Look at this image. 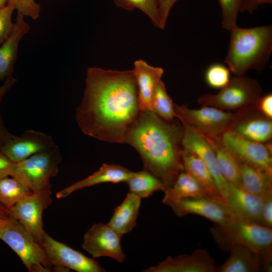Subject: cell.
<instances>
[{
  "mask_svg": "<svg viewBox=\"0 0 272 272\" xmlns=\"http://www.w3.org/2000/svg\"><path fill=\"white\" fill-rule=\"evenodd\" d=\"M24 17L18 13L13 31L0 45V82L12 76L20 42L29 31L30 26Z\"/></svg>",
  "mask_w": 272,
  "mask_h": 272,
  "instance_id": "cell-22",
  "label": "cell"
},
{
  "mask_svg": "<svg viewBox=\"0 0 272 272\" xmlns=\"http://www.w3.org/2000/svg\"><path fill=\"white\" fill-rule=\"evenodd\" d=\"M0 239L19 257L29 272H50L52 267L41 245L17 220L0 218Z\"/></svg>",
  "mask_w": 272,
  "mask_h": 272,
  "instance_id": "cell-5",
  "label": "cell"
},
{
  "mask_svg": "<svg viewBox=\"0 0 272 272\" xmlns=\"http://www.w3.org/2000/svg\"><path fill=\"white\" fill-rule=\"evenodd\" d=\"M258 81L244 76H235L217 94H205L197 102L225 111L240 110L255 105L261 96Z\"/></svg>",
  "mask_w": 272,
  "mask_h": 272,
  "instance_id": "cell-7",
  "label": "cell"
},
{
  "mask_svg": "<svg viewBox=\"0 0 272 272\" xmlns=\"http://www.w3.org/2000/svg\"><path fill=\"white\" fill-rule=\"evenodd\" d=\"M174 104L161 79L158 83L153 94L152 111L164 120L172 121L176 118Z\"/></svg>",
  "mask_w": 272,
  "mask_h": 272,
  "instance_id": "cell-30",
  "label": "cell"
},
{
  "mask_svg": "<svg viewBox=\"0 0 272 272\" xmlns=\"http://www.w3.org/2000/svg\"><path fill=\"white\" fill-rule=\"evenodd\" d=\"M230 40L224 62L235 76L249 70L262 71L272 52L271 25L240 28L230 30Z\"/></svg>",
  "mask_w": 272,
  "mask_h": 272,
  "instance_id": "cell-3",
  "label": "cell"
},
{
  "mask_svg": "<svg viewBox=\"0 0 272 272\" xmlns=\"http://www.w3.org/2000/svg\"><path fill=\"white\" fill-rule=\"evenodd\" d=\"M178 1L161 0L159 5V9L162 24L164 28L172 8Z\"/></svg>",
  "mask_w": 272,
  "mask_h": 272,
  "instance_id": "cell-39",
  "label": "cell"
},
{
  "mask_svg": "<svg viewBox=\"0 0 272 272\" xmlns=\"http://www.w3.org/2000/svg\"><path fill=\"white\" fill-rule=\"evenodd\" d=\"M182 160L184 171L200 184L208 196L224 199L208 168L200 158L193 153L182 150Z\"/></svg>",
  "mask_w": 272,
  "mask_h": 272,
  "instance_id": "cell-25",
  "label": "cell"
},
{
  "mask_svg": "<svg viewBox=\"0 0 272 272\" xmlns=\"http://www.w3.org/2000/svg\"><path fill=\"white\" fill-rule=\"evenodd\" d=\"M10 177L0 179V203L8 211L21 198L33 193L22 182Z\"/></svg>",
  "mask_w": 272,
  "mask_h": 272,
  "instance_id": "cell-29",
  "label": "cell"
},
{
  "mask_svg": "<svg viewBox=\"0 0 272 272\" xmlns=\"http://www.w3.org/2000/svg\"><path fill=\"white\" fill-rule=\"evenodd\" d=\"M141 198L135 194H127L122 203L114 210L107 224L121 235L130 232L136 225Z\"/></svg>",
  "mask_w": 272,
  "mask_h": 272,
  "instance_id": "cell-23",
  "label": "cell"
},
{
  "mask_svg": "<svg viewBox=\"0 0 272 272\" xmlns=\"http://www.w3.org/2000/svg\"><path fill=\"white\" fill-rule=\"evenodd\" d=\"M205 138L212 146L223 176L230 184L241 187L240 163L223 145L220 137Z\"/></svg>",
  "mask_w": 272,
  "mask_h": 272,
  "instance_id": "cell-26",
  "label": "cell"
},
{
  "mask_svg": "<svg viewBox=\"0 0 272 272\" xmlns=\"http://www.w3.org/2000/svg\"><path fill=\"white\" fill-rule=\"evenodd\" d=\"M134 172L118 164L103 163L98 170L88 177L68 186L57 192V198L65 197L73 192L103 183L126 182Z\"/></svg>",
  "mask_w": 272,
  "mask_h": 272,
  "instance_id": "cell-18",
  "label": "cell"
},
{
  "mask_svg": "<svg viewBox=\"0 0 272 272\" xmlns=\"http://www.w3.org/2000/svg\"><path fill=\"white\" fill-rule=\"evenodd\" d=\"M16 81L17 80L13 76L6 79L4 83L0 87V103Z\"/></svg>",
  "mask_w": 272,
  "mask_h": 272,
  "instance_id": "cell-41",
  "label": "cell"
},
{
  "mask_svg": "<svg viewBox=\"0 0 272 272\" xmlns=\"http://www.w3.org/2000/svg\"><path fill=\"white\" fill-rule=\"evenodd\" d=\"M205 79L209 87L221 89L230 81V71L228 67L221 63H215L206 70Z\"/></svg>",
  "mask_w": 272,
  "mask_h": 272,
  "instance_id": "cell-32",
  "label": "cell"
},
{
  "mask_svg": "<svg viewBox=\"0 0 272 272\" xmlns=\"http://www.w3.org/2000/svg\"><path fill=\"white\" fill-rule=\"evenodd\" d=\"M177 117L203 135L219 137L230 129L238 116V111L232 113L217 108L202 106L199 109H191L187 104H174Z\"/></svg>",
  "mask_w": 272,
  "mask_h": 272,
  "instance_id": "cell-8",
  "label": "cell"
},
{
  "mask_svg": "<svg viewBox=\"0 0 272 272\" xmlns=\"http://www.w3.org/2000/svg\"><path fill=\"white\" fill-rule=\"evenodd\" d=\"M226 149L240 163L272 175L271 144L248 140L229 129L220 137Z\"/></svg>",
  "mask_w": 272,
  "mask_h": 272,
  "instance_id": "cell-10",
  "label": "cell"
},
{
  "mask_svg": "<svg viewBox=\"0 0 272 272\" xmlns=\"http://www.w3.org/2000/svg\"><path fill=\"white\" fill-rule=\"evenodd\" d=\"M10 216L9 211L0 203V218Z\"/></svg>",
  "mask_w": 272,
  "mask_h": 272,
  "instance_id": "cell-43",
  "label": "cell"
},
{
  "mask_svg": "<svg viewBox=\"0 0 272 272\" xmlns=\"http://www.w3.org/2000/svg\"><path fill=\"white\" fill-rule=\"evenodd\" d=\"M263 204L261 212L260 224L271 228L272 227V192L263 196Z\"/></svg>",
  "mask_w": 272,
  "mask_h": 272,
  "instance_id": "cell-36",
  "label": "cell"
},
{
  "mask_svg": "<svg viewBox=\"0 0 272 272\" xmlns=\"http://www.w3.org/2000/svg\"><path fill=\"white\" fill-rule=\"evenodd\" d=\"M230 255L216 272H258L270 270V262L246 247L234 245L229 247Z\"/></svg>",
  "mask_w": 272,
  "mask_h": 272,
  "instance_id": "cell-20",
  "label": "cell"
},
{
  "mask_svg": "<svg viewBox=\"0 0 272 272\" xmlns=\"http://www.w3.org/2000/svg\"><path fill=\"white\" fill-rule=\"evenodd\" d=\"M129 191L142 198L151 196L156 191H164L166 187L163 182L149 171L143 169L134 172L126 182Z\"/></svg>",
  "mask_w": 272,
  "mask_h": 272,
  "instance_id": "cell-28",
  "label": "cell"
},
{
  "mask_svg": "<svg viewBox=\"0 0 272 272\" xmlns=\"http://www.w3.org/2000/svg\"><path fill=\"white\" fill-rule=\"evenodd\" d=\"M57 146L52 138L42 132L27 129L14 135L0 148V152L13 162H19Z\"/></svg>",
  "mask_w": 272,
  "mask_h": 272,
  "instance_id": "cell-15",
  "label": "cell"
},
{
  "mask_svg": "<svg viewBox=\"0 0 272 272\" xmlns=\"http://www.w3.org/2000/svg\"><path fill=\"white\" fill-rule=\"evenodd\" d=\"M14 136V135L7 130L4 126L0 113V148Z\"/></svg>",
  "mask_w": 272,
  "mask_h": 272,
  "instance_id": "cell-42",
  "label": "cell"
},
{
  "mask_svg": "<svg viewBox=\"0 0 272 272\" xmlns=\"http://www.w3.org/2000/svg\"><path fill=\"white\" fill-rule=\"evenodd\" d=\"M171 207L178 217L195 214L222 226L230 225L236 217L224 199L209 196L182 199Z\"/></svg>",
  "mask_w": 272,
  "mask_h": 272,
  "instance_id": "cell-13",
  "label": "cell"
},
{
  "mask_svg": "<svg viewBox=\"0 0 272 272\" xmlns=\"http://www.w3.org/2000/svg\"><path fill=\"white\" fill-rule=\"evenodd\" d=\"M62 161L58 146L15 162L11 176L19 180L34 193L51 186L50 179L58 172Z\"/></svg>",
  "mask_w": 272,
  "mask_h": 272,
  "instance_id": "cell-6",
  "label": "cell"
},
{
  "mask_svg": "<svg viewBox=\"0 0 272 272\" xmlns=\"http://www.w3.org/2000/svg\"><path fill=\"white\" fill-rule=\"evenodd\" d=\"M10 0H0V9L5 7Z\"/></svg>",
  "mask_w": 272,
  "mask_h": 272,
  "instance_id": "cell-44",
  "label": "cell"
},
{
  "mask_svg": "<svg viewBox=\"0 0 272 272\" xmlns=\"http://www.w3.org/2000/svg\"><path fill=\"white\" fill-rule=\"evenodd\" d=\"M177 118L183 127V150L193 153L202 160L213 177L221 196L226 201L230 184L221 173L212 146L203 134L180 117H177Z\"/></svg>",
  "mask_w": 272,
  "mask_h": 272,
  "instance_id": "cell-12",
  "label": "cell"
},
{
  "mask_svg": "<svg viewBox=\"0 0 272 272\" xmlns=\"http://www.w3.org/2000/svg\"><path fill=\"white\" fill-rule=\"evenodd\" d=\"M164 191L162 202L170 207L182 199L208 196L200 184L184 170L179 174L173 184Z\"/></svg>",
  "mask_w": 272,
  "mask_h": 272,
  "instance_id": "cell-24",
  "label": "cell"
},
{
  "mask_svg": "<svg viewBox=\"0 0 272 272\" xmlns=\"http://www.w3.org/2000/svg\"><path fill=\"white\" fill-rule=\"evenodd\" d=\"M113 2L117 7L128 11L135 9L142 11L148 17L155 27L164 29L158 0H113Z\"/></svg>",
  "mask_w": 272,
  "mask_h": 272,
  "instance_id": "cell-31",
  "label": "cell"
},
{
  "mask_svg": "<svg viewBox=\"0 0 272 272\" xmlns=\"http://www.w3.org/2000/svg\"><path fill=\"white\" fill-rule=\"evenodd\" d=\"M210 231L223 250H228L234 245L241 246L267 261L271 260V228L236 216L230 225L222 226L215 224Z\"/></svg>",
  "mask_w": 272,
  "mask_h": 272,
  "instance_id": "cell-4",
  "label": "cell"
},
{
  "mask_svg": "<svg viewBox=\"0 0 272 272\" xmlns=\"http://www.w3.org/2000/svg\"><path fill=\"white\" fill-rule=\"evenodd\" d=\"M271 3L272 0H240V12L252 14L259 6Z\"/></svg>",
  "mask_w": 272,
  "mask_h": 272,
  "instance_id": "cell-38",
  "label": "cell"
},
{
  "mask_svg": "<svg viewBox=\"0 0 272 272\" xmlns=\"http://www.w3.org/2000/svg\"><path fill=\"white\" fill-rule=\"evenodd\" d=\"M222 13V26L230 31L237 25V19L240 12V0H219Z\"/></svg>",
  "mask_w": 272,
  "mask_h": 272,
  "instance_id": "cell-33",
  "label": "cell"
},
{
  "mask_svg": "<svg viewBox=\"0 0 272 272\" xmlns=\"http://www.w3.org/2000/svg\"><path fill=\"white\" fill-rule=\"evenodd\" d=\"M241 187L260 196L272 192V175L252 166L240 163Z\"/></svg>",
  "mask_w": 272,
  "mask_h": 272,
  "instance_id": "cell-27",
  "label": "cell"
},
{
  "mask_svg": "<svg viewBox=\"0 0 272 272\" xmlns=\"http://www.w3.org/2000/svg\"><path fill=\"white\" fill-rule=\"evenodd\" d=\"M121 236L107 224L95 223L84 235L82 247L93 258L106 256L121 263L125 259L121 246Z\"/></svg>",
  "mask_w": 272,
  "mask_h": 272,
  "instance_id": "cell-14",
  "label": "cell"
},
{
  "mask_svg": "<svg viewBox=\"0 0 272 272\" xmlns=\"http://www.w3.org/2000/svg\"><path fill=\"white\" fill-rule=\"evenodd\" d=\"M255 107L257 111L264 116L272 119V94L268 93L256 101Z\"/></svg>",
  "mask_w": 272,
  "mask_h": 272,
  "instance_id": "cell-37",
  "label": "cell"
},
{
  "mask_svg": "<svg viewBox=\"0 0 272 272\" xmlns=\"http://www.w3.org/2000/svg\"><path fill=\"white\" fill-rule=\"evenodd\" d=\"M230 184L226 202L235 215L260 224L263 196L252 194L241 187Z\"/></svg>",
  "mask_w": 272,
  "mask_h": 272,
  "instance_id": "cell-21",
  "label": "cell"
},
{
  "mask_svg": "<svg viewBox=\"0 0 272 272\" xmlns=\"http://www.w3.org/2000/svg\"><path fill=\"white\" fill-rule=\"evenodd\" d=\"M132 70L88 67L76 119L82 131L98 140L123 144L129 126L140 113Z\"/></svg>",
  "mask_w": 272,
  "mask_h": 272,
  "instance_id": "cell-1",
  "label": "cell"
},
{
  "mask_svg": "<svg viewBox=\"0 0 272 272\" xmlns=\"http://www.w3.org/2000/svg\"><path fill=\"white\" fill-rule=\"evenodd\" d=\"M17 11L24 16H28L33 19H37L39 16L40 6L34 0H10Z\"/></svg>",
  "mask_w": 272,
  "mask_h": 272,
  "instance_id": "cell-35",
  "label": "cell"
},
{
  "mask_svg": "<svg viewBox=\"0 0 272 272\" xmlns=\"http://www.w3.org/2000/svg\"><path fill=\"white\" fill-rule=\"evenodd\" d=\"M161 0H158V3H159V6L160 5V4L161 3Z\"/></svg>",
  "mask_w": 272,
  "mask_h": 272,
  "instance_id": "cell-45",
  "label": "cell"
},
{
  "mask_svg": "<svg viewBox=\"0 0 272 272\" xmlns=\"http://www.w3.org/2000/svg\"><path fill=\"white\" fill-rule=\"evenodd\" d=\"M182 136L183 127L178 119L166 121L152 111L141 110L126 130L123 144L138 151L144 169L160 179L166 189L184 170Z\"/></svg>",
  "mask_w": 272,
  "mask_h": 272,
  "instance_id": "cell-2",
  "label": "cell"
},
{
  "mask_svg": "<svg viewBox=\"0 0 272 272\" xmlns=\"http://www.w3.org/2000/svg\"><path fill=\"white\" fill-rule=\"evenodd\" d=\"M51 188L49 186L23 197L9 210L10 216L20 222L40 244L45 232L43 213L52 202Z\"/></svg>",
  "mask_w": 272,
  "mask_h": 272,
  "instance_id": "cell-11",
  "label": "cell"
},
{
  "mask_svg": "<svg viewBox=\"0 0 272 272\" xmlns=\"http://www.w3.org/2000/svg\"><path fill=\"white\" fill-rule=\"evenodd\" d=\"M15 8L9 2L0 9V45L9 37L14 30L15 23L12 21V16Z\"/></svg>",
  "mask_w": 272,
  "mask_h": 272,
  "instance_id": "cell-34",
  "label": "cell"
},
{
  "mask_svg": "<svg viewBox=\"0 0 272 272\" xmlns=\"http://www.w3.org/2000/svg\"><path fill=\"white\" fill-rule=\"evenodd\" d=\"M230 129L248 140L265 144L271 139L272 119L260 114L254 105L238 110V117Z\"/></svg>",
  "mask_w": 272,
  "mask_h": 272,
  "instance_id": "cell-16",
  "label": "cell"
},
{
  "mask_svg": "<svg viewBox=\"0 0 272 272\" xmlns=\"http://www.w3.org/2000/svg\"><path fill=\"white\" fill-rule=\"evenodd\" d=\"M136 80L140 110H151L152 101L156 87L161 80L164 70L154 66L142 59L134 62L132 69Z\"/></svg>",
  "mask_w": 272,
  "mask_h": 272,
  "instance_id": "cell-19",
  "label": "cell"
},
{
  "mask_svg": "<svg viewBox=\"0 0 272 272\" xmlns=\"http://www.w3.org/2000/svg\"><path fill=\"white\" fill-rule=\"evenodd\" d=\"M52 270L78 272H104V268L94 258L56 240L45 232L40 243Z\"/></svg>",
  "mask_w": 272,
  "mask_h": 272,
  "instance_id": "cell-9",
  "label": "cell"
},
{
  "mask_svg": "<svg viewBox=\"0 0 272 272\" xmlns=\"http://www.w3.org/2000/svg\"><path fill=\"white\" fill-rule=\"evenodd\" d=\"M15 162L0 152V179L11 176Z\"/></svg>",
  "mask_w": 272,
  "mask_h": 272,
  "instance_id": "cell-40",
  "label": "cell"
},
{
  "mask_svg": "<svg viewBox=\"0 0 272 272\" xmlns=\"http://www.w3.org/2000/svg\"><path fill=\"white\" fill-rule=\"evenodd\" d=\"M214 259L205 249H197L191 254L167 257L156 266L145 269V272H216Z\"/></svg>",
  "mask_w": 272,
  "mask_h": 272,
  "instance_id": "cell-17",
  "label": "cell"
}]
</instances>
